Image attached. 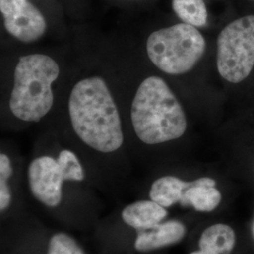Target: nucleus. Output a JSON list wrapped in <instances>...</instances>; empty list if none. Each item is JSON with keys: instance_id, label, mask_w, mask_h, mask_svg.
Wrapping results in <instances>:
<instances>
[{"instance_id": "obj_1", "label": "nucleus", "mask_w": 254, "mask_h": 254, "mask_svg": "<svg viewBox=\"0 0 254 254\" xmlns=\"http://www.w3.org/2000/svg\"><path fill=\"white\" fill-rule=\"evenodd\" d=\"M68 112L73 133L92 152L109 155L123 148L122 119L103 77L92 75L76 82L70 92Z\"/></svg>"}, {"instance_id": "obj_2", "label": "nucleus", "mask_w": 254, "mask_h": 254, "mask_svg": "<svg viewBox=\"0 0 254 254\" xmlns=\"http://www.w3.org/2000/svg\"><path fill=\"white\" fill-rule=\"evenodd\" d=\"M130 119L136 138L147 146L176 140L188 129L180 102L165 80L156 75L146 77L137 87Z\"/></svg>"}, {"instance_id": "obj_3", "label": "nucleus", "mask_w": 254, "mask_h": 254, "mask_svg": "<svg viewBox=\"0 0 254 254\" xmlns=\"http://www.w3.org/2000/svg\"><path fill=\"white\" fill-rule=\"evenodd\" d=\"M60 75V66L50 56L30 54L19 59L13 72L9 107L14 117L38 123L54 104L52 85Z\"/></svg>"}, {"instance_id": "obj_4", "label": "nucleus", "mask_w": 254, "mask_h": 254, "mask_svg": "<svg viewBox=\"0 0 254 254\" xmlns=\"http://www.w3.org/2000/svg\"><path fill=\"white\" fill-rule=\"evenodd\" d=\"M206 50L204 37L197 27L186 23L153 31L147 38L149 60L163 73L179 75L189 73Z\"/></svg>"}, {"instance_id": "obj_5", "label": "nucleus", "mask_w": 254, "mask_h": 254, "mask_svg": "<svg viewBox=\"0 0 254 254\" xmlns=\"http://www.w3.org/2000/svg\"><path fill=\"white\" fill-rule=\"evenodd\" d=\"M217 67L220 76L233 84L249 77L254 67V15L236 19L220 31Z\"/></svg>"}, {"instance_id": "obj_6", "label": "nucleus", "mask_w": 254, "mask_h": 254, "mask_svg": "<svg viewBox=\"0 0 254 254\" xmlns=\"http://www.w3.org/2000/svg\"><path fill=\"white\" fill-rule=\"evenodd\" d=\"M27 182L31 198L41 208L58 213L66 204V177L57 156L42 154L34 157L27 166Z\"/></svg>"}, {"instance_id": "obj_7", "label": "nucleus", "mask_w": 254, "mask_h": 254, "mask_svg": "<svg viewBox=\"0 0 254 254\" xmlns=\"http://www.w3.org/2000/svg\"><path fill=\"white\" fill-rule=\"evenodd\" d=\"M186 225L177 219H166L156 226L135 233L133 250L138 254H149L178 244L186 237Z\"/></svg>"}, {"instance_id": "obj_8", "label": "nucleus", "mask_w": 254, "mask_h": 254, "mask_svg": "<svg viewBox=\"0 0 254 254\" xmlns=\"http://www.w3.org/2000/svg\"><path fill=\"white\" fill-rule=\"evenodd\" d=\"M4 27L10 36L30 44L45 35L47 22L43 12L32 2L27 1L18 10L3 16Z\"/></svg>"}, {"instance_id": "obj_9", "label": "nucleus", "mask_w": 254, "mask_h": 254, "mask_svg": "<svg viewBox=\"0 0 254 254\" xmlns=\"http://www.w3.org/2000/svg\"><path fill=\"white\" fill-rule=\"evenodd\" d=\"M168 216V209L149 198L128 203L120 213L123 224L134 233L154 227L166 220Z\"/></svg>"}, {"instance_id": "obj_10", "label": "nucleus", "mask_w": 254, "mask_h": 254, "mask_svg": "<svg viewBox=\"0 0 254 254\" xmlns=\"http://www.w3.org/2000/svg\"><path fill=\"white\" fill-rule=\"evenodd\" d=\"M222 200L217 181L211 177H200L186 182L179 205L200 213H209L218 208Z\"/></svg>"}, {"instance_id": "obj_11", "label": "nucleus", "mask_w": 254, "mask_h": 254, "mask_svg": "<svg viewBox=\"0 0 254 254\" xmlns=\"http://www.w3.org/2000/svg\"><path fill=\"white\" fill-rule=\"evenodd\" d=\"M236 242L233 228L224 223H215L202 231L198 249L189 254H231Z\"/></svg>"}, {"instance_id": "obj_12", "label": "nucleus", "mask_w": 254, "mask_h": 254, "mask_svg": "<svg viewBox=\"0 0 254 254\" xmlns=\"http://www.w3.org/2000/svg\"><path fill=\"white\" fill-rule=\"evenodd\" d=\"M14 169L11 158L6 153L0 154V215L7 218L15 203V194L11 185Z\"/></svg>"}, {"instance_id": "obj_13", "label": "nucleus", "mask_w": 254, "mask_h": 254, "mask_svg": "<svg viewBox=\"0 0 254 254\" xmlns=\"http://www.w3.org/2000/svg\"><path fill=\"white\" fill-rule=\"evenodd\" d=\"M172 7L183 23L195 27L206 26L208 12L204 0H173Z\"/></svg>"}, {"instance_id": "obj_14", "label": "nucleus", "mask_w": 254, "mask_h": 254, "mask_svg": "<svg viewBox=\"0 0 254 254\" xmlns=\"http://www.w3.org/2000/svg\"><path fill=\"white\" fill-rule=\"evenodd\" d=\"M40 254H88L76 237L66 231H55L46 236L45 250Z\"/></svg>"}, {"instance_id": "obj_15", "label": "nucleus", "mask_w": 254, "mask_h": 254, "mask_svg": "<svg viewBox=\"0 0 254 254\" xmlns=\"http://www.w3.org/2000/svg\"><path fill=\"white\" fill-rule=\"evenodd\" d=\"M57 159L68 180L73 184H82L87 176L78 155L70 149H63L57 155Z\"/></svg>"}, {"instance_id": "obj_16", "label": "nucleus", "mask_w": 254, "mask_h": 254, "mask_svg": "<svg viewBox=\"0 0 254 254\" xmlns=\"http://www.w3.org/2000/svg\"><path fill=\"white\" fill-rule=\"evenodd\" d=\"M27 1L28 0H0V11L2 16L9 15L21 9Z\"/></svg>"}, {"instance_id": "obj_17", "label": "nucleus", "mask_w": 254, "mask_h": 254, "mask_svg": "<svg viewBox=\"0 0 254 254\" xmlns=\"http://www.w3.org/2000/svg\"><path fill=\"white\" fill-rule=\"evenodd\" d=\"M253 235H254V224H253Z\"/></svg>"}]
</instances>
